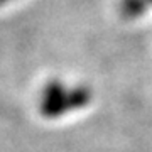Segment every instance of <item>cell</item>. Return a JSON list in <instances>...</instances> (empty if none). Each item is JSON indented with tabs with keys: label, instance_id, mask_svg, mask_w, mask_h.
Instances as JSON below:
<instances>
[{
	"label": "cell",
	"instance_id": "1",
	"mask_svg": "<svg viewBox=\"0 0 152 152\" xmlns=\"http://www.w3.org/2000/svg\"><path fill=\"white\" fill-rule=\"evenodd\" d=\"M91 98V90L85 85L66 86L64 83L53 80L42 88L39 98V112L46 118H59L66 113L85 108Z\"/></svg>",
	"mask_w": 152,
	"mask_h": 152
},
{
	"label": "cell",
	"instance_id": "3",
	"mask_svg": "<svg viewBox=\"0 0 152 152\" xmlns=\"http://www.w3.org/2000/svg\"><path fill=\"white\" fill-rule=\"evenodd\" d=\"M7 2H10V0H0V5H5Z\"/></svg>",
	"mask_w": 152,
	"mask_h": 152
},
{
	"label": "cell",
	"instance_id": "2",
	"mask_svg": "<svg viewBox=\"0 0 152 152\" xmlns=\"http://www.w3.org/2000/svg\"><path fill=\"white\" fill-rule=\"evenodd\" d=\"M147 0H120L118 10L124 19H137L147 10Z\"/></svg>",
	"mask_w": 152,
	"mask_h": 152
},
{
	"label": "cell",
	"instance_id": "4",
	"mask_svg": "<svg viewBox=\"0 0 152 152\" xmlns=\"http://www.w3.org/2000/svg\"><path fill=\"white\" fill-rule=\"evenodd\" d=\"M147 2H149V5H152V0H147Z\"/></svg>",
	"mask_w": 152,
	"mask_h": 152
}]
</instances>
